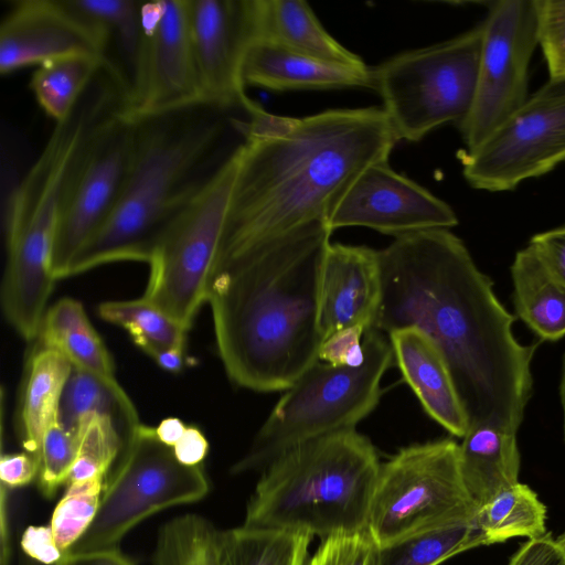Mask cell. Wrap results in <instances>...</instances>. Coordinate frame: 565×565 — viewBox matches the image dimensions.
<instances>
[{"label":"cell","mask_w":565,"mask_h":565,"mask_svg":"<svg viewBox=\"0 0 565 565\" xmlns=\"http://www.w3.org/2000/svg\"><path fill=\"white\" fill-rule=\"evenodd\" d=\"M382 299L374 329L427 334L443 353L469 427L518 431L532 395L537 344L513 334L515 318L463 242L446 228L396 237L379 250Z\"/></svg>","instance_id":"cell-1"},{"label":"cell","mask_w":565,"mask_h":565,"mask_svg":"<svg viewBox=\"0 0 565 565\" xmlns=\"http://www.w3.org/2000/svg\"><path fill=\"white\" fill-rule=\"evenodd\" d=\"M237 128L242 157L213 268L277 242H330L345 191L366 168L388 161L398 142L374 106L306 117L260 107Z\"/></svg>","instance_id":"cell-2"},{"label":"cell","mask_w":565,"mask_h":565,"mask_svg":"<svg viewBox=\"0 0 565 565\" xmlns=\"http://www.w3.org/2000/svg\"><path fill=\"white\" fill-rule=\"evenodd\" d=\"M331 242H277L218 265L206 285L215 342L239 387L279 392L319 361L321 269Z\"/></svg>","instance_id":"cell-3"},{"label":"cell","mask_w":565,"mask_h":565,"mask_svg":"<svg viewBox=\"0 0 565 565\" xmlns=\"http://www.w3.org/2000/svg\"><path fill=\"white\" fill-rule=\"evenodd\" d=\"M230 111L202 102L135 121L132 154L115 206L66 277L115 262L150 260L168 222L226 158L215 160L233 120L226 119Z\"/></svg>","instance_id":"cell-4"},{"label":"cell","mask_w":565,"mask_h":565,"mask_svg":"<svg viewBox=\"0 0 565 565\" xmlns=\"http://www.w3.org/2000/svg\"><path fill=\"white\" fill-rule=\"evenodd\" d=\"M380 467L356 429L299 444L262 471L243 525L322 540L366 531Z\"/></svg>","instance_id":"cell-5"},{"label":"cell","mask_w":565,"mask_h":565,"mask_svg":"<svg viewBox=\"0 0 565 565\" xmlns=\"http://www.w3.org/2000/svg\"><path fill=\"white\" fill-rule=\"evenodd\" d=\"M359 365L317 361L284 391L234 475L263 471L288 449L327 435L355 429L377 405L381 381L394 359L388 337L374 329L363 339Z\"/></svg>","instance_id":"cell-6"},{"label":"cell","mask_w":565,"mask_h":565,"mask_svg":"<svg viewBox=\"0 0 565 565\" xmlns=\"http://www.w3.org/2000/svg\"><path fill=\"white\" fill-rule=\"evenodd\" d=\"M482 23L447 41L406 51L373 67L374 90L398 139L422 140L458 126L473 103Z\"/></svg>","instance_id":"cell-7"},{"label":"cell","mask_w":565,"mask_h":565,"mask_svg":"<svg viewBox=\"0 0 565 565\" xmlns=\"http://www.w3.org/2000/svg\"><path fill=\"white\" fill-rule=\"evenodd\" d=\"M241 157L239 142L171 217L148 262L150 274L141 297L188 331L206 302Z\"/></svg>","instance_id":"cell-8"},{"label":"cell","mask_w":565,"mask_h":565,"mask_svg":"<svg viewBox=\"0 0 565 565\" xmlns=\"http://www.w3.org/2000/svg\"><path fill=\"white\" fill-rule=\"evenodd\" d=\"M459 444L444 438L402 448L381 463L366 531L376 545L426 531L475 522Z\"/></svg>","instance_id":"cell-9"},{"label":"cell","mask_w":565,"mask_h":565,"mask_svg":"<svg viewBox=\"0 0 565 565\" xmlns=\"http://www.w3.org/2000/svg\"><path fill=\"white\" fill-rule=\"evenodd\" d=\"M115 462L94 521L66 554L117 550L124 535L147 516L201 500L210 490L202 465L179 462L172 447L142 423L126 435Z\"/></svg>","instance_id":"cell-10"},{"label":"cell","mask_w":565,"mask_h":565,"mask_svg":"<svg viewBox=\"0 0 565 565\" xmlns=\"http://www.w3.org/2000/svg\"><path fill=\"white\" fill-rule=\"evenodd\" d=\"M470 186L514 190L565 162V77L550 78L477 148L460 156Z\"/></svg>","instance_id":"cell-11"},{"label":"cell","mask_w":565,"mask_h":565,"mask_svg":"<svg viewBox=\"0 0 565 565\" xmlns=\"http://www.w3.org/2000/svg\"><path fill=\"white\" fill-rule=\"evenodd\" d=\"M481 23L475 98L457 126L466 151L482 143L527 99L530 62L539 45L535 0L491 2Z\"/></svg>","instance_id":"cell-12"},{"label":"cell","mask_w":565,"mask_h":565,"mask_svg":"<svg viewBox=\"0 0 565 565\" xmlns=\"http://www.w3.org/2000/svg\"><path fill=\"white\" fill-rule=\"evenodd\" d=\"M140 39L122 113L138 121L202 102L189 20V0L141 2Z\"/></svg>","instance_id":"cell-13"},{"label":"cell","mask_w":565,"mask_h":565,"mask_svg":"<svg viewBox=\"0 0 565 565\" xmlns=\"http://www.w3.org/2000/svg\"><path fill=\"white\" fill-rule=\"evenodd\" d=\"M122 104L124 99L94 128L72 174L53 250L56 279L66 277L72 260L103 226L120 193L136 131Z\"/></svg>","instance_id":"cell-14"},{"label":"cell","mask_w":565,"mask_h":565,"mask_svg":"<svg viewBox=\"0 0 565 565\" xmlns=\"http://www.w3.org/2000/svg\"><path fill=\"white\" fill-rule=\"evenodd\" d=\"M191 40L206 103L246 116L260 105L245 92L243 66L257 41L256 0H189Z\"/></svg>","instance_id":"cell-15"},{"label":"cell","mask_w":565,"mask_h":565,"mask_svg":"<svg viewBox=\"0 0 565 565\" xmlns=\"http://www.w3.org/2000/svg\"><path fill=\"white\" fill-rule=\"evenodd\" d=\"M458 224L455 211L431 192L393 170L388 161L366 168L349 186L330 218L333 231L363 226L395 238Z\"/></svg>","instance_id":"cell-16"},{"label":"cell","mask_w":565,"mask_h":565,"mask_svg":"<svg viewBox=\"0 0 565 565\" xmlns=\"http://www.w3.org/2000/svg\"><path fill=\"white\" fill-rule=\"evenodd\" d=\"M110 39L68 0H15L0 25V73L77 54L108 60Z\"/></svg>","instance_id":"cell-17"},{"label":"cell","mask_w":565,"mask_h":565,"mask_svg":"<svg viewBox=\"0 0 565 565\" xmlns=\"http://www.w3.org/2000/svg\"><path fill=\"white\" fill-rule=\"evenodd\" d=\"M382 299L379 250L331 243L321 269L319 327L323 340L344 328H373Z\"/></svg>","instance_id":"cell-18"},{"label":"cell","mask_w":565,"mask_h":565,"mask_svg":"<svg viewBox=\"0 0 565 565\" xmlns=\"http://www.w3.org/2000/svg\"><path fill=\"white\" fill-rule=\"evenodd\" d=\"M387 337L403 379L424 411L451 435L463 438L468 417L438 347L416 328L398 329Z\"/></svg>","instance_id":"cell-19"},{"label":"cell","mask_w":565,"mask_h":565,"mask_svg":"<svg viewBox=\"0 0 565 565\" xmlns=\"http://www.w3.org/2000/svg\"><path fill=\"white\" fill-rule=\"evenodd\" d=\"M245 85L268 90L374 89L373 67L337 64L265 41L249 47L244 66Z\"/></svg>","instance_id":"cell-20"},{"label":"cell","mask_w":565,"mask_h":565,"mask_svg":"<svg viewBox=\"0 0 565 565\" xmlns=\"http://www.w3.org/2000/svg\"><path fill=\"white\" fill-rule=\"evenodd\" d=\"M256 18L257 41L337 64L366 65L333 39L306 1L256 0Z\"/></svg>","instance_id":"cell-21"},{"label":"cell","mask_w":565,"mask_h":565,"mask_svg":"<svg viewBox=\"0 0 565 565\" xmlns=\"http://www.w3.org/2000/svg\"><path fill=\"white\" fill-rule=\"evenodd\" d=\"M459 460L466 488L480 508L519 482L516 431L490 424L472 425L459 445Z\"/></svg>","instance_id":"cell-22"},{"label":"cell","mask_w":565,"mask_h":565,"mask_svg":"<svg viewBox=\"0 0 565 565\" xmlns=\"http://www.w3.org/2000/svg\"><path fill=\"white\" fill-rule=\"evenodd\" d=\"M36 339L39 345L60 352L73 367L86 371L111 386H120L111 355L79 301L65 297L50 307Z\"/></svg>","instance_id":"cell-23"},{"label":"cell","mask_w":565,"mask_h":565,"mask_svg":"<svg viewBox=\"0 0 565 565\" xmlns=\"http://www.w3.org/2000/svg\"><path fill=\"white\" fill-rule=\"evenodd\" d=\"M511 276L518 317L540 339H562L565 335V285L529 245L515 254Z\"/></svg>","instance_id":"cell-24"},{"label":"cell","mask_w":565,"mask_h":565,"mask_svg":"<svg viewBox=\"0 0 565 565\" xmlns=\"http://www.w3.org/2000/svg\"><path fill=\"white\" fill-rule=\"evenodd\" d=\"M72 370L71 362L53 349L39 345L30 356L21 401L20 436L24 450L38 460L44 434L57 417Z\"/></svg>","instance_id":"cell-25"},{"label":"cell","mask_w":565,"mask_h":565,"mask_svg":"<svg viewBox=\"0 0 565 565\" xmlns=\"http://www.w3.org/2000/svg\"><path fill=\"white\" fill-rule=\"evenodd\" d=\"M98 414L111 417L122 437L140 424L134 403L121 386H111L99 377L73 367L62 393L57 419L77 436L83 419Z\"/></svg>","instance_id":"cell-26"},{"label":"cell","mask_w":565,"mask_h":565,"mask_svg":"<svg viewBox=\"0 0 565 565\" xmlns=\"http://www.w3.org/2000/svg\"><path fill=\"white\" fill-rule=\"evenodd\" d=\"M109 61L77 54L47 61L33 72L30 88L55 124L66 120Z\"/></svg>","instance_id":"cell-27"},{"label":"cell","mask_w":565,"mask_h":565,"mask_svg":"<svg viewBox=\"0 0 565 565\" xmlns=\"http://www.w3.org/2000/svg\"><path fill=\"white\" fill-rule=\"evenodd\" d=\"M312 536L277 530L239 527L218 534V565H305Z\"/></svg>","instance_id":"cell-28"},{"label":"cell","mask_w":565,"mask_h":565,"mask_svg":"<svg viewBox=\"0 0 565 565\" xmlns=\"http://www.w3.org/2000/svg\"><path fill=\"white\" fill-rule=\"evenodd\" d=\"M546 507L526 484L516 482L479 508L476 523L487 545L512 537L535 539L546 533Z\"/></svg>","instance_id":"cell-29"},{"label":"cell","mask_w":565,"mask_h":565,"mask_svg":"<svg viewBox=\"0 0 565 565\" xmlns=\"http://www.w3.org/2000/svg\"><path fill=\"white\" fill-rule=\"evenodd\" d=\"M487 545L476 521L435 529L376 545L369 565H439L467 550Z\"/></svg>","instance_id":"cell-30"},{"label":"cell","mask_w":565,"mask_h":565,"mask_svg":"<svg viewBox=\"0 0 565 565\" xmlns=\"http://www.w3.org/2000/svg\"><path fill=\"white\" fill-rule=\"evenodd\" d=\"M218 534L201 515L174 518L159 530L152 565H218Z\"/></svg>","instance_id":"cell-31"},{"label":"cell","mask_w":565,"mask_h":565,"mask_svg":"<svg viewBox=\"0 0 565 565\" xmlns=\"http://www.w3.org/2000/svg\"><path fill=\"white\" fill-rule=\"evenodd\" d=\"M98 315L126 329L141 350L151 345L185 347L188 330L142 297L102 302Z\"/></svg>","instance_id":"cell-32"},{"label":"cell","mask_w":565,"mask_h":565,"mask_svg":"<svg viewBox=\"0 0 565 565\" xmlns=\"http://www.w3.org/2000/svg\"><path fill=\"white\" fill-rule=\"evenodd\" d=\"M77 440V456L66 486L97 476H107L124 445V437L116 422L109 416L98 414L83 419Z\"/></svg>","instance_id":"cell-33"},{"label":"cell","mask_w":565,"mask_h":565,"mask_svg":"<svg viewBox=\"0 0 565 565\" xmlns=\"http://www.w3.org/2000/svg\"><path fill=\"white\" fill-rule=\"evenodd\" d=\"M107 476L66 486L55 507L50 526L58 548L66 554L94 521Z\"/></svg>","instance_id":"cell-34"},{"label":"cell","mask_w":565,"mask_h":565,"mask_svg":"<svg viewBox=\"0 0 565 565\" xmlns=\"http://www.w3.org/2000/svg\"><path fill=\"white\" fill-rule=\"evenodd\" d=\"M84 17L119 41L132 66L140 39L141 2L135 0H68Z\"/></svg>","instance_id":"cell-35"},{"label":"cell","mask_w":565,"mask_h":565,"mask_svg":"<svg viewBox=\"0 0 565 565\" xmlns=\"http://www.w3.org/2000/svg\"><path fill=\"white\" fill-rule=\"evenodd\" d=\"M77 448V436L66 430L56 417L45 431L39 452L40 471L36 480L44 497H53L58 487L66 483Z\"/></svg>","instance_id":"cell-36"},{"label":"cell","mask_w":565,"mask_h":565,"mask_svg":"<svg viewBox=\"0 0 565 565\" xmlns=\"http://www.w3.org/2000/svg\"><path fill=\"white\" fill-rule=\"evenodd\" d=\"M537 43L550 78L565 77V0H535Z\"/></svg>","instance_id":"cell-37"},{"label":"cell","mask_w":565,"mask_h":565,"mask_svg":"<svg viewBox=\"0 0 565 565\" xmlns=\"http://www.w3.org/2000/svg\"><path fill=\"white\" fill-rule=\"evenodd\" d=\"M375 543L363 531L322 540L308 565H369Z\"/></svg>","instance_id":"cell-38"},{"label":"cell","mask_w":565,"mask_h":565,"mask_svg":"<svg viewBox=\"0 0 565 565\" xmlns=\"http://www.w3.org/2000/svg\"><path fill=\"white\" fill-rule=\"evenodd\" d=\"M366 330L362 326H353L330 334L321 344L319 360L334 366L361 364Z\"/></svg>","instance_id":"cell-39"},{"label":"cell","mask_w":565,"mask_h":565,"mask_svg":"<svg viewBox=\"0 0 565 565\" xmlns=\"http://www.w3.org/2000/svg\"><path fill=\"white\" fill-rule=\"evenodd\" d=\"M529 246L548 270L565 285V225L535 234L531 237Z\"/></svg>","instance_id":"cell-40"},{"label":"cell","mask_w":565,"mask_h":565,"mask_svg":"<svg viewBox=\"0 0 565 565\" xmlns=\"http://www.w3.org/2000/svg\"><path fill=\"white\" fill-rule=\"evenodd\" d=\"M21 547L26 557L43 565H56L64 556L50 525L28 526L21 537Z\"/></svg>","instance_id":"cell-41"},{"label":"cell","mask_w":565,"mask_h":565,"mask_svg":"<svg viewBox=\"0 0 565 565\" xmlns=\"http://www.w3.org/2000/svg\"><path fill=\"white\" fill-rule=\"evenodd\" d=\"M508 565H565V558L551 533L526 541Z\"/></svg>","instance_id":"cell-42"},{"label":"cell","mask_w":565,"mask_h":565,"mask_svg":"<svg viewBox=\"0 0 565 565\" xmlns=\"http://www.w3.org/2000/svg\"><path fill=\"white\" fill-rule=\"evenodd\" d=\"M40 462L38 458L26 451L20 454L2 455L0 460V478L9 488L29 484L38 478Z\"/></svg>","instance_id":"cell-43"},{"label":"cell","mask_w":565,"mask_h":565,"mask_svg":"<svg viewBox=\"0 0 565 565\" xmlns=\"http://www.w3.org/2000/svg\"><path fill=\"white\" fill-rule=\"evenodd\" d=\"M179 462L185 466H199L209 450V443L195 426H188L181 439L172 448Z\"/></svg>","instance_id":"cell-44"},{"label":"cell","mask_w":565,"mask_h":565,"mask_svg":"<svg viewBox=\"0 0 565 565\" xmlns=\"http://www.w3.org/2000/svg\"><path fill=\"white\" fill-rule=\"evenodd\" d=\"M56 565H136L119 548L81 554H64Z\"/></svg>","instance_id":"cell-45"},{"label":"cell","mask_w":565,"mask_h":565,"mask_svg":"<svg viewBox=\"0 0 565 565\" xmlns=\"http://www.w3.org/2000/svg\"><path fill=\"white\" fill-rule=\"evenodd\" d=\"M184 348L151 345L142 351L164 371L178 373L184 366Z\"/></svg>","instance_id":"cell-46"},{"label":"cell","mask_w":565,"mask_h":565,"mask_svg":"<svg viewBox=\"0 0 565 565\" xmlns=\"http://www.w3.org/2000/svg\"><path fill=\"white\" fill-rule=\"evenodd\" d=\"M188 425H185L178 417H168L162 419L157 427H154L158 439L169 447H174L185 433Z\"/></svg>","instance_id":"cell-47"},{"label":"cell","mask_w":565,"mask_h":565,"mask_svg":"<svg viewBox=\"0 0 565 565\" xmlns=\"http://www.w3.org/2000/svg\"><path fill=\"white\" fill-rule=\"evenodd\" d=\"M559 396H561V404H562V408H563V430H564V439H565V353L563 355V361H562Z\"/></svg>","instance_id":"cell-48"},{"label":"cell","mask_w":565,"mask_h":565,"mask_svg":"<svg viewBox=\"0 0 565 565\" xmlns=\"http://www.w3.org/2000/svg\"><path fill=\"white\" fill-rule=\"evenodd\" d=\"M555 543L565 558V533L555 539Z\"/></svg>","instance_id":"cell-49"},{"label":"cell","mask_w":565,"mask_h":565,"mask_svg":"<svg viewBox=\"0 0 565 565\" xmlns=\"http://www.w3.org/2000/svg\"><path fill=\"white\" fill-rule=\"evenodd\" d=\"M21 565H43V564H40V563H38V562H35V561H33V559H31V558H29V557H28V558H25V559L22 562V564H21Z\"/></svg>","instance_id":"cell-50"}]
</instances>
